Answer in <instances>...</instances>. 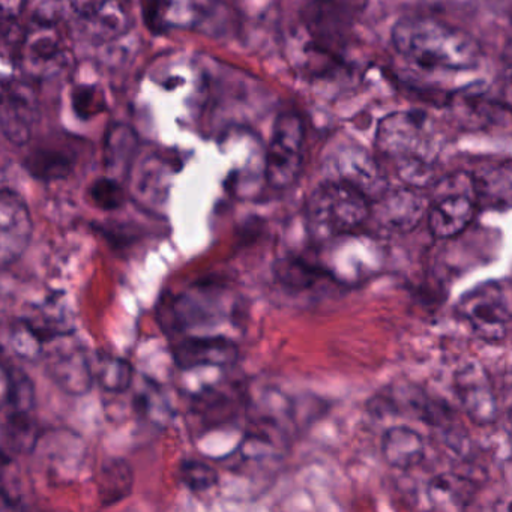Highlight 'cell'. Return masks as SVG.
Here are the masks:
<instances>
[{
    "instance_id": "f1b7e54d",
    "label": "cell",
    "mask_w": 512,
    "mask_h": 512,
    "mask_svg": "<svg viewBox=\"0 0 512 512\" xmlns=\"http://www.w3.org/2000/svg\"><path fill=\"white\" fill-rule=\"evenodd\" d=\"M229 391L206 389L196 397V410L211 422L227 421L235 413L238 400Z\"/></svg>"
},
{
    "instance_id": "83f0119b",
    "label": "cell",
    "mask_w": 512,
    "mask_h": 512,
    "mask_svg": "<svg viewBox=\"0 0 512 512\" xmlns=\"http://www.w3.org/2000/svg\"><path fill=\"white\" fill-rule=\"evenodd\" d=\"M136 136L130 128L116 125L107 133L106 163L109 169L128 167L136 152Z\"/></svg>"
},
{
    "instance_id": "4316f807",
    "label": "cell",
    "mask_w": 512,
    "mask_h": 512,
    "mask_svg": "<svg viewBox=\"0 0 512 512\" xmlns=\"http://www.w3.org/2000/svg\"><path fill=\"white\" fill-rule=\"evenodd\" d=\"M10 340L14 352L28 361L40 358L44 352V344L47 343L46 338L29 319H20L11 325Z\"/></svg>"
},
{
    "instance_id": "484cf974",
    "label": "cell",
    "mask_w": 512,
    "mask_h": 512,
    "mask_svg": "<svg viewBox=\"0 0 512 512\" xmlns=\"http://www.w3.org/2000/svg\"><path fill=\"white\" fill-rule=\"evenodd\" d=\"M325 274L319 265L308 263L301 257L287 256L275 263V277L290 289L304 290Z\"/></svg>"
},
{
    "instance_id": "8992f818",
    "label": "cell",
    "mask_w": 512,
    "mask_h": 512,
    "mask_svg": "<svg viewBox=\"0 0 512 512\" xmlns=\"http://www.w3.org/2000/svg\"><path fill=\"white\" fill-rule=\"evenodd\" d=\"M305 128L298 113L278 116L265 155V179L274 190H287L298 181L304 161Z\"/></svg>"
},
{
    "instance_id": "ffe728a7",
    "label": "cell",
    "mask_w": 512,
    "mask_h": 512,
    "mask_svg": "<svg viewBox=\"0 0 512 512\" xmlns=\"http://www.w3.org/2000/svg\"><path fill=\"white\" fill-rule=\"evenodd\" d=\"M382 452L389 466L410 469L424 460V437L409 427L391 428L383 436Z\"/></svg>"
},
{
    "instance_id": "52a82bcc",
    "label": "cell",
    "mask_w": 512,
    "mask_h": 512,
    "mask_svg": "<svg viewBox=\"0 0 512 512\" xmlns=\"http://www.w3.org/2000/svg\"><path fill=\"white\" fill-rule=\"evenodd\" d=\"M457 314L484 341L502 340L512 319L511 307L499 284H482L464 295L458 302Z\"/></svg>"
},
{
    "instance_id": "603a6c76",
    "label": "cell",
    "mask_w": 512,
    "mask_h": 512,
    "mask_svg": "<svg viewBox=\"0 0 512 512\" xmlns=\"http://www.w3.org/2000/svg\"><path fill=\"white\" fill-rule=\"evenodd\" d=\"M133 470L125 460L104 464L98 476V497L101 505L112 506L130 496L133 490Z\"/></svg>"
},
{
    "instance_id": "d4e9b609",
    "label": "cell",
    "mask_w": 512,
    "mask_h": 512,
    "mask_svg": "<svg viewBox=\"0 0 512 512\" xmlns=\"http://www.w3.org/2000/svg\"><path fill=\"white\" fill-rule=\"evenodd\" d=\"M94 376L95 382L104 391L122 394L133 385L134 370L125 359L100 355L94 361Z\"/></svg>"
},
{
    "instance_id": "4dcf8cb0",
    "label": "cell",
    "mask_w": 512,
    "mask_h": 512,
    "mask_svg": "<svg viewBox=\"0 0 512 512\" xmlns=\"http://www.w3.org/2000/svg\"><path fill=\"white\" fill-rule=\"evenodd\" d=\"M181 481L191 491H205L217 485L218 473L203 461L188 460L181 464Z\"/></svg>"
},
{
    "instance_id": "7a4b0ae2",
    "label": "cell",
    "mask_w": 512,
    "mask_h": 512,
    "mask_svg": "<svg viewBox=\"0 0 512 512\" xmlns=\"http://www.w3.org/2000/svg\"><path fill=\"white\" fill-rule=\"evenodd\" d=\"M376 148L395 164L398 176L409 187L422 188L430 181L439 154V134L425 113L401 110L379 122Z\"/></svg>"
},
{
    "instance_id": "7402d4cb",
    "label": "cell",
    "mask_w": 512,
    "mask_h": 512,
    "mask_svg": "<svg viewBox=\"0 0 512 512\" xmlns=\"http://www.w3.org/2000/svg\"><path fill=\"white\" fill-rule=\"evenodd\" d=\"M4 379V413H32L35 409V388L31 377L19 367L5 362L2 368Z\"/></svg>"
},
{
    "instance_id": "30bf717a",
    "label": "cell",
    "mask_w": 512,
    "mask_h": 512,
    "mask_svg": "<svg viewBox=\"0 0 512 512\" xmlns=\"http://www.w3.org/2000/svg\"><path fill=\"white\" fill-rule=\"evenodd\" d=\"M322 244H325V250L319 266L340 283H355L373 271L374 247L367 239L364 241L350 233Z\"/></svg>"
},
{
    "instance_id": "9c48e42d",
    "label": "cell",
    "mask_w": 512,
    "mask_h": 512,
    "mask_svg": "<svg viewBox=\"0 0 512 512\" xmlns=\"http://www.w3.org/2000/svg\"><path fill=\"white\" fill-rule=\"evenodd\" d=\"M37 118L38 101L34 86L25 80L4 82L0 128L5 139L14 145H26L32 139Z\"/></svg>"
},
{
    "instance_id": "44dd1931",
    "label": "cell",
    "mask_w": 512,
    "mask_h": 512,
    "mask_svg": "<svg viewBox=\"0 0 512 512\" xmlns=\"http://www.w3.org/2000/svg\"><path fill=\"white\" fill-rule=\"evenodd\" d=\"M473 493L475 488L472 482L452 473L436 476L427 488L428 502L439 511H458L466 508L472 500Z\"/></svg>"
},
{
    "instance_id": "d6986e66",
    "label": "cell",
    "mask_w": 512,
    "mask_h": 512,
    "mask_svg": "<svg viewBox=\"0 0 512 512\" xmlns=\"http://www.w3.org/2000/svg\"><path fill=\"white\" fill-rule=\"evenodd\" d=\"M131 181V193L145 206H157L169 194L170 164L166 158L151 155L140 161Z\"/></svg>"
},
{
    "instance_id": "5bb4252c",
    "label": "cell",
    "mask_w": 512,
    "mask_h": 512,
    "mask_svg": "<svg viewBox=\"0 0 512 512\" xmlns=\"http://www.w3.org/2000/svg\"><path fill=\"white\" fill-rule=\"evenodd\" d=\"M455 388L464 412L473 421L478 424H490L496 419V397L487 373L478 362H469L458 370Z\"/></svg>"
},
{
    "instance_id": "f546056e",
    "label": "cell",
    "mask_w": 512,
    "mask_h": 512,
    "mask_svg": "<svg viewBox=\"0 0 512 512\" xmlns=\"http://www.w3.org/2000/svg\"><path fill=\"white\" fill-rule=\"evenodd\" d=\"M92 203L101 211H116L125 203V191L115 178H101L89 190Z\"/></svg>"
},
{
    "instance_id": "2e32d148",
    "label": "cell",
    "mask_w": 512,
    "mask_h": 512,
    "mask_svg": "<svg viewBox=\"0 0 512 512\" xmlns=\"http://www.w3.org/2000/svg\"><path fill=\"white\" fill-rule=\"evenodd\" d=\"M472 178L479 208H512V161L485 164Z\"/></svg>"
},
{
    "instance_id": "d6a6232c",
    "label": "cell",
    "mask_w": 512,
    "mask_h": 512,
    "mask_svg": "<svg viewBox=\"0 0 512 512\" xmlns=\"http://www.w3.org/2000/svg\"><path fill=\"white\" fill-rule=\"evenodd\" d=\"M26 0H0V19L4 41L16 34L17 23L25 10Z\"/></svg>"
},
{
    "instance_id": "ac0fdd59",
    "label": "cell",
    "mask_w": 512,
    "mask_h": 512,
    "mask_svg": "<svg viewBox=\"0 0 512 512\" xmlns=\"http://www.w3.org/2000/svg\"><path fill=\"white\" fill-rule=\"evenodd\" d=\"M77 155L68 143L47 142L37 146L26 157L28 172L40 181L52 182L71 175L76 166Z\"/></svg>"
},
{
    "instance_id": "4fadbf2b",
    "label": "cell",
    "mask_w": 512,
    "mask_h": 512,
    "mask_svg": "<svg viewBox=\"0 0 512 512\" xmlns=\"http://www.w3.org/2000/svg\"><path fill=\"white\" fill-rule=\"evenodd\" d=\"M173 358L182 370L226 368L238 362L239 349L235 341L224 335H194L176 344Z\"/></svg>"
},
{
    "instance_id": "3957f363",
    "label": "cell",
    "mask_w": 512,
    "mask_h": 512,
    "mask_svg": "<svg viewBox=\"0 0 512 512\" xmlns=\"http://www.w3.org/2000/svg\"><path fill=\"white\" fill-rule=\"evenodd\" d=\"M368 194L344 179L320 184L307 202V226L316 241L355 233L370 218Z\"/></svg>"
},
{
    "instance_id": "277c9868",
    "label": "cell",
    "mask_w": 512,
    "mask_h": 512,
    "mask_svg": "<svg viewBox=\"0 0 512 512\" xmlns=\"http://www.w3.org/2000/svg\"><path fill=\"white\" fill-rule=\"evenodd\" d=\"M17 61L31 79L61 76L73 64L67 34L55 19L38 17L17 41Z\"/></svg>"
},
{
    "instance_id": "836d02e7",
    "label": "cell",
    "mask_w": 512,
    "mask_h": 512,
    "mask_svg": "<svg viewBox=\"0 0 512 512\" xmlns=\"http://www.w3.org/2000/svg\"><path fill=\"white\" fill-rule=\"evenodd\" d=\"M502 95L503 104L512 112V41L503 50Z\"/></svg>"
},
{
    "instance_id": "6da1fadb",
    "label": "cell",
    "mask_w": 512,
    "mask_h": 512,
    "mask_svg": "<svg viewBox=\"0 0 512 512\" xmlns=\"http://www.w3.org/2000/svg\"><path fill=\"white\" fill-rule=\"evenodd\" d=\"M391 37L398 55L424 71L466 73L481 62V46L473 35L433 17L398 20Z\"/></svg>"
},
{
    "instance_id": "9a60e30c",
    "label": "cell",
    "mask_w": 512,
    "mask_h": 512,
    "mask_svg": "<svg viewBox=\"0 0 512 512\" xmlns=\"http://www.w3.org/2000/svg\"><path fill=\"white\" fill-rule=\"evenodd\" d=\"M50 379L70 395H85L95 382L94 362L79 347L55 350L47 358Z\"/></svg>"
},
{
    "instance_id": "cb8c5ba5",
    "label": "cell",
    "mask_w": 512,
    "mask_h": 512,
    "mask_svg": "<svg viewBox=\"0 0 512 512\" xmlns=\"http://www.w3.org/2000/svg\"><path fill=\"white\" fill-rule=\"evenodd\" d=\"M4 454L14 452L22 454L29 451L37 440V421L32 413H5L4 428Z\"/></svg>"
},
{
    "instance_id": "7c38bea8",
    "label": "cell",
    "mask_w": 512,
    "mask_h": 512,
    "mask_svg": "<svg viewBox=\"0 0 512 512\" xmlns=\"http://www.w3.org/2000/svg\"><path fill=\"white\" fill-rule=\"evenodd\" d=\"M31 212L25 200L14 191L0 194V265L7 269L25 254L32 239Z\"/></svg>"
},
{
    "instance_id": "ba28073f",
    "label": "cell",
    "mask_w": 512,
    "mask_h": 512,
    "mask_svg": "<svg viewBox=\"0 0 512 512\" xmlns=\"http://www.w3.org/2000/svg\"><path fill=\"white\" fill-rule=\"evenodd\" d=\"M67 5L77 31L94 43L124 37L133 26V13L125 0H67Z\"/></svg>"
},
{
    "instance_id": "1f68e13d",
    "label": "cell",
    "mask_w": 512,
    "mask_h": 512,
    "mask_svg": "<svg viewBox=\"0 0 512 512\" xmlns=\"http://www.w3.org/2000/svg\"><path fill=\"white\" fill-rule=\"evenodd\" d=\"M73 106L80 118L89 119L104 112L106 100L94 86H80L74 91Z\"/></svg>"
},
{
    "instance_id": "e0dca14e",
    "label": "cell",
    "mask_w": 512,
    "mask_h": 512,
    "mask_svg": "<svg viewBox=\"0 0 512 512\" xmlns=\"http://www.w3.org/2000/svg\"><path fill=\"white\" fill-rule=\"evenodd\" d=\"M217 11V0H152L151 16L160 28L194 29Z\"/></svg>"
},
{
    "instance_id": "5b68a950",
    "label": "cell",
    "mask_w": 512,
    "mask_h": 512,
    "mask_svg": "<svg viewBox=\"0 0 512 512\" xmlns=\"http://www.w3.org/2000/svg\"><path fill=\"white\" fill-rule=\"evenodd\" d=\"M472 173H455L437 184L427 220L433 236L454 238L463 233L478 211Z\"/></svg>"
},
{
    "instance_id": "8fae6325",
    "label": "cell",
    "mask_w": 512,
    "mask_h": 512,
    "mask_svg": "<svg viewBox=\"0 0 512 512\" xmlns=\"http://www.w3.org/2000/svg\"><path fill=\"white\" fill-rule=\"evenodd\" d=\"M421 188L407 187L383 193L371 206V215L380 229L389 233H407L415 229L430 209V200Z\"/></svg>"
},
{
    "instance_id": "e575fe53",
    "label": "cell",
    "mask_w": 512,
    "mask_h": 512,
    "mask_svg": "<svg viewBox=\"0 0 512 512\" xmlns=\"http://www.w3.org/2000/svg\"><path fill=\"white\" fill-rule=\"evenodd\" d=\"M494 509H496V511L512 512V493H508L506 496L497 499V502L494 503Z\"/></svg>"
},
{
    "instance_id": "d590c367",
    "label": "cell",
    "mask_w": 512,
    "mask_h": 512,
    "mask_svg": "<svg viewBox=\"0 0 512 512\" xmlns=\"http://www.w3.org/2000/svg\"><path fill=\"white\" fill-rule=\"evenodd\" d=\"M509 422H511L512 424V406H511V409H509Z\"/></svg>"
}]
</instances>
